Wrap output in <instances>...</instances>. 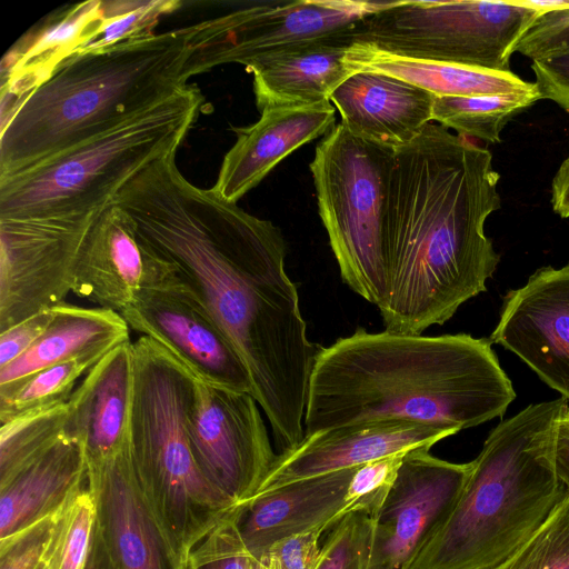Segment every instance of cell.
Here are the masks:
<instances>
[{"instance_id":"28","label":"cell","mask_w":569,"mask_h":569,"mask_svg":"<svg viewBox=\"0 0 569 569\" xmlns=\"http://www.w3.org/2000/svg\"><path fill=\"white\" fill-rule=\"evenodd\" d=\"M541 99L538 86L531 90L502 94L436 96L432 121L465 138L499 143L508 122Z\"/></svg>"},{"instance_id":"26","label":"cell","mask_w":569,"mask_h":569,"mask_svg":"<svg viewBox=\"0 0 569 569\" xmlns=\"http://www.w3.org/2000/svg\"><path fill=\"white\" fill-rule=\"evenodd\" d=\"M43 335L22 356L0 369V399L48 367L130 341L129 326L116 311L60 303Z\"/></svg>"},{"instance_id":"41","label":"cell","mask_w":569,"mask_h":569,"mask_svg":"<svg viewBox=\"0 0 569 569\" xmlns=\"http://www.w3.org/2000/svg\"><path fill=\"white\" fill-rule=\"evenodd\" d=\"M531 69L541 98L569 113V56L532 62Z\"/></svg>"},{"instance_id":"37","label":"cell","mask_w":569,"mask_h":569,"mask_svg":"<svg viewBox=\"0 0 569 569\" xmlns=\"http://www.w3.org/2000/svg\"><path fill=\"white\" fill-rule=\"evenodd\" d=\"M532 62L569 56V1L542 12L516 47Z\"/></svg>"},{"instance_id":"40","label":"cell","mask_w":569,"mask_h":569,"mask_svg":"<svg viewBox=\"0 0 569 569\" xmlns=\"http://www.w3.org/2000/svg\"><path fill=\"white\" fill-rule=\"evenodd\" d=\"M53 319L52 308L28 317L0 332V369L29 350Z\"/></svg>"},{"instance_id":"11","label":"cell","mask_w":569,"mask_h":569,"mask_svg":"<svg viewBox=\"0 0 569 569\" xmlns=\"http://www.w3.org/2000/svg\"><path fill=\"white\" fill-rule=\"evenodd\" d=\"M251 393L216 387L196 376L187 418L194 458L236 507L256 496L277 456Z\"/></svg>"},{"instance_id":"13","label":"cell","mask_w":569,"mask_h":569,"mask_svg":"<svg viewBox=\"0 0 569 569\" xmlns=\"http://www.w3.org/2000/svg\"><path fill=\"white\" fill-rule=\"evenodd\" d=\"M430 449L406 453L392 487L372 515L367 569H408L451 513L470 462L446 461Z\"/></svg>"},{"instance_id":"16","label":"cell","mask_w":569,"mask_h":569,"mask_svg":"<svg viewBox=\"0 0 569 569\" xmlns=\"http://www.w3.org/2000/svg\"><path fill=\"white\" fill-rule=\"evenodd\" d=\"M489 340L569 400V263L540 268L522 287L509 290Z\"/></svg>"},{"instance_id":"10","label":"cell","mask_w":569,"mask_h":569,"mask_svg":"<svg viewBox=\"0 0 569 569\" xmlns=\"http://www.w3.org/2000/svg\"><path fill=\"white\" fill-rule=\"evenodd\" d=\"M385 2L297 0L261 3L184 27L188 80L226 63L254 59L302 43L348 38L353 27Z\"/></svg>"},{"instance_id":"46","label":"cell","mask_w":569,"mask_h":569,"mask_svg":"<svg viewBox=\"0 0 569 569\" xmlns=\"http://www.w3.org/2000/svg\"><path fill=\"white\" fill-rule=\"evenodd\" d=\"M40 569H49V568L47 567V565H46V562H44V563L41 566V568H40Z\"/></svg>"},{"instance_id":"27","label":"cell","mask_w":569,"mask_h":569,"mask_svg":"<svg viewBox=\"0 0 569 569\" xmlns=\"http://www.w3.org/2000/svg\"><path fill=\"white\" fill-rule=\"evenodd\" d=\"M345 63L351 73L372 71L388 74L437 97L502 94L531 90L537 86L512 71L407 58L361 43L349 46Z\"/></svg>"},{"instance_id":"19","label":"cell","mask_w":569,"mask_h":569,"mask_svg":"<svg viewBox=\"0 0 569 569\" xmlns=\"http://www.w3.org/2000/svg\"><path fill=\"white\" fill-rule=\"evenodd\" d=\"M357 468L291 481L236 507L232 519L251 556L260 558L290 536L332 529L343 518L345 497Z\"/></svg>"},{"instance_id":"1","label":"cell","mask_w":569,"mask_h":569,"mask_svg":"<svg viewBox=\"0 0 569 569\" xmlns=\"http://www.w3.org/2000/svg\"><path fill=\"white\" fill-rule=\"evenodd\" d=\"M174 159L149 164L113 202L204 303L244 363L277 447L291 450L305 438L320 347L308 339L298 289L286 272L284 237L212 188L190 183Z\"/></svg>"},{"instance_id":"29","label":"cell","mask_w":569,"mask_h":569,"mask_svg":"<svg viewBox=\"0 0 569 569\" xmlns=\"http://www.w3.org/2000/svg\"><path fill=\"white\" fill-rule=\"evenodd\" d=\"M68 400L24 412L0 428V485L56 442L66 430Z\"/></svg>"},{"instance_id":"7","label":"cell","mask_w":569,"mask_h":569,"mask_svg":"<svg viewBox=\"0 0 569 569\" xmlns=\"http://www.w3.org/2000/svg\"><path fill=\"white\" fill-rule=\"evenodd\" d=\"M203 96L187 84L118 127L0 179V219L89 218L154 161L177 152Z\"/></svg>"},{"instance_id":"38","label":"cell","mask_w":569,"mask_h":569,"mask_svg":"<svg viewBox=\"0 0 569 569\" xmlns=\"http://www.w3.org/2000/svg\"><path fill=\"white\" fill-rule=\"evenodd\" d=\"M60 512L0 540V569H40Z\"/></svg>"},{"instance_id":"22","label":"cell","mask_w":569,"mask_h":569,"mask_svg":"<svg viewBox=\"0 0 569 569\" xmlns=\"http://www.w3.org/2000/svg\"><path fill=\"white\" fill-rule=\"evenodd\" d=\"M132 385V341H127L109 351L69 397L66 432L83 443L88 465L104 462L126 447Z\"/></svg>"},{"instance_id":"36","label":"cell","mask_w":569,"mask_h":569,"mask_svg":"<svg viewBox=\"0 0 569 569\" xmlns=\"http://www.w3.org/2000/svg\"><path fill=\"white\" fill-rule=\"evenodd\" d=\"M406 453L392 455L358 467L348 486L342 516L352 511H366L372 516L392 487Z\"/></svg>"},{"instance_id":"3","label":"cell","mask_w":569,"mask_h":569,"mask_svg":"<svg viewBox=\"0 0 569 569\" xmlns=\"http://www.w3.org/2000/svg\"><path fill=\"white\" fill-rule=\"evenodd\" d=\"M515 398L489 339L358 328L316 356L305 436L379 420L460 431L501 418Z\"/></svg>"},{"instance_id":"35","label":"cell","mask_w":569,"mask_h":569,"mask_svg":"<svg viewBox=\"0 0 569 569\" xmlns=\"http://www.w3.org/2000/svg\"><path fill=\"white\" fill-rule=\"evenodd\" d=\"M232 511L191 549L187 569H251L253 557L237 530Z\"/></svg>"},{"instance_id":"30","label":"cell","mask_w":569,"mask_h":569,"mask_svg":"<svg viewBox=\"0 0 569 569\" xmlns=\"http://www.w3.org/2000/svg\"><path fill=\"white\" fill-rule=\"evenodd\" d=\"M108 352H93L48 367L24 380L9 397L0 399V422L24 412L68 400L79 379Z\"/></svg>"},{"instance_id":"6","label":"cell","mask_w":569,"mask_h":569,"mask_svg":"<svg viewBox=\"0 0 569 569\" xmlns=\"http://www.w3.org/2000/svg\"><path fill=\"white\" fill-rule=\"evenodd\" d=\"M133 385L128 452L138 483L178 558L234 508L192 452L187 418L196 375L156 340L132 342Z\"/></svg>"},{"instance_id":"39","label":"cell","mask_w":569,"mask_h":569,"mask_svg":"<svg viewBox=\"0 0 569 569\" xmlns=\"http://www.w3.org/2000/svg\"><path fill=\"white\" fill-rule=\"evenodd\" d=\"M325 531L317 528L283 538L274 542L260 558L272 569H315L321 553L319 540Z\"/></svg>"},{"instance_id":"5","label":"cell","mask_w":569,"mask_h":569,"mask_svg":"<svg viewBox=\"0 0 569 569\" xmlns=\"http://www.w3.org/2000/svg\"><path fill=\"white\" fill-rule=\"evenodd\" d=\"M568 405L531 403L491 430L451 513L408 569H493L538 530L567 493L555 447Z\"/></svg>"},{"instance_id":"4","label":"cell","mask_w":569,"mask_h":569,"mask_svg":"<svg viewBox=\"0 0 569 569\" xmlns=\"http://www.w3.org/2000/svg\"><path fill=\"white\" fill-rule=\"evenodd\" d=\"M184 28L73 52L1 121L0 179L100 136L188 84Z\"/></svg>"},{"instance_id":"12","label":"cell","mask_w":569,"mask_h":569,"mask_svg":"<svg viewBox=\"0 0 569 569\" xmlns=\"http://www.w3.org/2000/svg\"><path fill=\"white\" fill-rule=\"evenodd\" d=\"M99 212L89 218L0 219V332L66 302Z\"/></svg>"},{"instance_id":"17","label":"cell","mask_w":569,"mask_h":569,"mask_svg":"<svg viewBox=\"0 0 569 569\" xmlns=\"http://www.w3.org/2000/svg\"><path fill=\"white\" fill-rule=\"evenodd\" d=\"M457 432L453 428L402 420L365 421L321 430L280 452L258 493L417 448H431Z\"/></svg>"},{"instance_id":"42","label":"cell","mask_w":569,"mask_h":569,"mask_svg":"<svg viewBox=\"0 0 569 569\" xmlns=\"http://www.w3.org/2000/svg\"><path fill=\"white\" fill-rule=\"evenodd\" d=\"M555 466L559 480L569 492V405L563 411L557 429Z\"/></svg>"},{"instance_id":"31","label":"cell","mask_w":569,"mask_h":569,"mask_svg":"<svg viewBox=\"0 0 569 569\" xmlns=\"http://www.w3.org/2000/svg\"><path fill=\"white\" fill-rule=\"evenodd\" d=\"M96 503L87 486L62 509L46 556L49 569H83L96 523Z\"/></svg>"},{"instance_id":"44","label":"cell","mask_w":569,"mask_h":569,"mask_svg":"<svg viewBox=\"0 0 569 569\" xmlns=\"http://www.w3.org/2000/svg\"><path fill=\"white\" fill-rule=\"evenodd\" d=\"M83 569H117L96 523Z\"/></svg>"},{"instance_id":"15","label":"cell","mask_w":569,"mask_h":569,"mask_svg":"<svg viewBox=\"0 0 569 569\" xmlns=\"http://www.w3.org/2000/svg\"><path fill=\"white\" fill-rule=\"evenodd\" d=\"M180 279L176 267L140 238L133 220L112 200L90 227L72 292L121 313L143 293Z\"/></svg>"},{"instance_id":"45","label":"cell","mask_w":569,"mask_h":569,"mask_svg":"<svg viewBox=\"0 0 569 569\" xmlns=\"http://www.w3.org/2000/svg\"><path fill=\"white\" fill-rule=\"evenodd\" d=\"M251 569H272V568L269 566V563L263 558H259V559L253 558Z\"/></svg>"},{"instance_id":"2","label":"cell","mask_w":569,"mask_h":569,"mask_svg":"<svg viewBox=\"0 0 569 569\" xmlns=\"http://www.w3.org/2000/svg\"><path fill=\"white\" fill-rule=\"evenodd\" d=\"M491 152L430 122L395 149L385 211V330L422 335L487 290L500 261L485 233L500 208Z\"/></svg>"},{"instance_id":"9","label":"cell","mask_w":569,"mask_h":569,"mask_svg":"<svg viewBox=\"0 0 569 569\" xmlns=\"http://www.w3.org/2000/svg\"><path fill=\"white\" fill-rule=\"evenodd\" d=\"M542 12L533 0L389 1L348 38L396 56L511 71L518 42Z\"/></svg>"},{"instance_id":"25","label":"cell","mask_w":569,"mask_h":569,"mask_svg":"<svg viewBox=\"0 0 569 569\" xmlns=\"http://www.w3.org/2000/svg\"><path fill=\"white\" fill-rule=\"evenodd\" d=\"M101 18L102 1L78 3L58 10L12 47L1 66V120L91 38Z\"/></svg>"},{"instance_id":"43","label":"cell","mask_w":569,"mask_h":569,"mask_svg":"<svg viewBox=\"0 0 569 569\" xmlns=\"http://www.w3.org/2000/svg\"><path fill=\"white\" fill-rule=\"evenodd\" d=\"M551 206L558 216L563 219L569 218V154L552 179Z\"/></svg>"},{"instance_id":"18","label":"cell","mask_w":569,"mask_h":569,"mask_svg":"<svg viewBox=\"0 0 569 569\" xmlns=\"http://www.w3.org/2000/svg\"><path fill=\"white\" fill-rule=\"evenodd\" d=\"M96 525L117 569H187L169 543L133 472L128 442L111 459L88 465Z\"/></svg>"},{"instance_id":"33","label":"cell","mask_w":569,"mask_h":569,"mask_svg":"<svg viewBox=\"0 0 569 569\" xmlns=\"http://www.w3.org/2000/svg\"><path fill=\"white\" fill-rule=\"evenodd\" d=\"M493 569H569V492L538 530Z\"/></svg>"},{"instance_id":"21","label":"cell","mask_w":569,"mask_h":569,"mask_svg":"<svg viewBox=\"0 0 569 569\" xmlns=\"http://www.w3.org/2000/svg\"><path fill=\"white\" fill-rule=\"evenodd\" d=\"M435 97L399 78L358 71L332 92L330 102L351 133L395 150L432 122Z\"/></svg>"},{"instance_id":"24","label":"cell","mask_w":569,"mask_h":569,"mask_svg":"<svg viewBox=\"0 0 569 569\" xmlns=\"http://www.w3.org/2000/svg\"><path fill=\"white\" fill-rule=\"evenodd\" d=\"M350 44L348 38L307 42L251 61L246 70L253 74L259 112L330 101L351 74L345 63Z\"/></svg>"},{"instance_id":"14","label":"cell","mask_w":569,"mask_h":569,"mask_svg":"<svg viewBox=\"0 0 569 569\" xmlns=\"http://www.w3.org/2000/svg\"><path fill=\"white\" fill-rule=\"evenodd\" d=\"M120 315L131 329L162 345L199 379L252 395L240 356L182 279L143 293Z\"/></svg>"},{"instance_id":"34","label":"cell","mask_w":569,"mask_h":569,"mask_svg":"<svg viewBox=\"0 0 569 569\" xmlns=\"http://www.w3.org/2000/svg\"><path fill=\"white\" fill-rule=\"evenodd\" d=\"M372 539V516L347 513L331 529L315 569H367Z\"/></svg>"},{"instance_id":"20","label":"cell","mask_w":569,"mask_h":569,"mask_svg":"<svg viewBox=\"0 0 569 569\" xmlns=\"http://www.w3.org/2000/svg\"><path fill=\"white\" fill-rule=\"evenodd\" d=\"M330 101L288 106L260 112L257 122L232 128L237 140L223 158L212 190L234 202L257 187L287 156L335 127Z\"/></svg>"},{"instance_id":"23","label":"cell","mask_w":569,"mask_h":569,"mask_svg":"<svg viewBox=\"0 0 569 569\" xmlns=\"http://www.w3.org/2000/svg\"><path fill=\"white\" fill-rule=\"evenodd\" d=\"M88 483L84 446L64 433L0 485V540L60 512Z\"/></svg>"},{"instance_id":"32","label":"cell","mask_w":569,"mask_h":569,"mask_svg":"<svg viewBox=\"0 0 569 569\" xmlns=\"http://www.w3.org/2000/svg\"><path fill=\"white\" fill-rule=\"evenodd\" d=\"M181 3L177 0L102 1V18L91 38L78 51L100 49L149 34L162 16L173 12Z\"/></svg>"},{"instance_id":"8","label":"cell","mask_w":569,"mask_h":569,"mask_svg":"<svg viewBox=\"0 0 569 569\" xmlns=\"http://www.w3.org/2000/svg\"><path fill=\"white\" fill-rule=\"evenodd\" d=\"M393 154L340 122L318 143L309 164L340 276L377 308L389 289L385 211Z\"/></svg>"}]
</instances>
